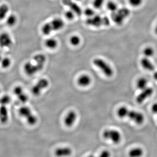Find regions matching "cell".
Here are the masks:
<instances>
[{
    "mask_svg": "<svg viewBox=\"0 0 157 157\" xmlns=\"http://www.w3.org/2000/svg\"><path fill=\"white\" fill-rule=\"evenodd\" d=\"M11 101V97L9 95H5L0 98V104L1 105L6 106L10 103Z\"/></svg>",
    "mask_w": 157,
    "mask_h": 157,
    "instance_id": "cell-28",
    "label": "cell"
},
{
    "mask_svg": "<svg viewBox=\"0 0 157 157\" xmlns=\"http://www.w3.org/2000/svg\"><path fill=\"white\" fill-rule=\"evenodd\" d=\"M49 81L45 78L40 79L38 83L32 87L31 91L35 96L39 95L41 91L48 86Z\"/></svg>",
    "mask_w": 157,
    "mask_h": 157,
    "instance_id": "cell-9",
    "label": "cell"
},
{
    "mask_svg": "<svg viewBox=\"0 0 157 157\" xmlns=\"http://www.w3.org/2000/svg\"><path fill=\"white\" fill-rule=\"evenodd\" d=\"M118 116L121 118L128 117L138 124H141L144 122V115L138 112L130 111L124 106L120 107L117 112Z\"/></svg>",
    "mask_w": 157,
    "mask_h": 157,
    "instance_id": "cell-2",
    "label": "cell"
},
{
    "mask_svg": "<svg viewBox=\"0 0 157 157\" xmlns=\"http://www.w3.org/2000/svg\"><path fill=\"white\" fill-rule=\"evenodd\" d=\"M155 32H156V34L157 35V24L156 26V28H155Z\"/></svg>",
    "mask_w": 157,
    "mask_h": 157,
    "instance_id": "cell-36",
    "label": "cell"
},
{
    "mask_svg": "<svg viewBox=\"0 0 157 157\" xmlns=\"http://www.w3.org/2000/svg\"><path fill=\"white\" fill-rule=\"evenodd\" d=\"M130 11L126 8L118 9L117 11L112 13L111 15L112 20L116 25L120 26L122 25L124 20L129 16Z\"/></svg>",
    "mask_w": 157,
    "mask_h": 157,
    "instance_id": "cell-4",
    "label": "cell"
},
{
    "mask_svg": "<svg viewBox=\"0 0 157 157\" xmlns=\"http://www.w3.org/2000/svg\"><path fill=\"white\" fill-rule=\"evenodd\" d=\"M86 24L88 26L95 27L101 26H108L110 24V20L108 17L95 15L89 18L86 20Z\"/></svg>",
    "mask_w": 157,
    "mask_h": 157,
    "instance_id": "cell-5",
    "label": "cell"
},
{
    "mask_svg": "<svg viewBox=\"0 0 157 157\" xmlns=\"http://www.w3.org/2000/svg\"><path fill=\"white\" fill-rule=\"evenodd\" d=\"M84 12V14H85V15L88 17V18H91V17H93L95 15V12L91 8H87V9H86Z\"/></svg>",
    "mask_w": 157,
    "mask_h": 157,
    "instance_id": "cell-32",
    "label": "cell"
},
{
    "mask_svg": "<svg viewBox=\"0 0 157 157\" xmlns=\"http://www.w3.org/2000/svg\"><path fill=\"white\" fill-rule=\"evenodd\" d=\"M9 11V8L7 4H3L0 5V21L6 19Z\"/></svg>",
    "mask_w": 157,
    "mask_h": 157,
    "instance_id": "cell-19",
    "label": "cell"
},
{
    "mask_svg": "<svg viewBox=\"0 0 157 157\" xmlns=\"http://www.w3.org/2000/svg\"><path fill=\"white\" fill-rule=\"evenodd\" d=\"M75 15H76V14L73 11L70 9L66 11L65 13V16L66 18L69 20L74 19Z\"/></svg>",
    "mask_w": 157,
    "mask_h": 157,
    "instance_id": "cell-30",
    "label": "cell"
},
{
    "mask_svg": "<svg viewBox=\"0 0 157 157\" xmlns=\"http://www.w3.org/2000/svg\"><path fill=\"white\" fill-rule=\"evenodd\" d=\"M72 152V150L69 148H59L55 151V155L59 157L66 156L71 155Z\"/></svg>",
    "mask_w": 157,
    "mask_h": 157,
    "instance_id": "cell-18",
    "label": "cell"
},
{
    "mask_svg": "<svg viewBox=\"0 0 157 157\" xmlns=\"http://www.w3.org/2000/svg\"><path fill=\"white\" fill-rule=\"evenodd\" d=\"M143 154V151L139 148H135L130 151L129 155L132 157H138L141 156Z\"/></svg>",
    "mask_w": 157,
    "mask_h": 157,
    "instance_id": "cell-22",
    "label": "cell"
},
{
    "mask_svg": "<svg viewBox=\"0 0 157 157\" xmlns=\"http://www.w3.org/2000/svg\"><path fill=\"white\" fill-rule=\"evenodd\" d=\"M2 58V57L1 56V55H0V62H1V60Z\"/></svg>",
    "mask_w": 157,
    "mask_h": 157,
    "instance_id": "cell-37",
    "label": "cell"
},
{
    "mask_svg": "<svg viewBox=\"0 0 157 157\" xmlns=\"http://www.w3.org/2000/svg\"><path fill=\"white\" fill-rule=\"evenodd\" d=\"M78 84L81 86H89L91 82V77L87 75H83L78 78Z\"/></svg>",
    "mask_w": 157,
    "mask_h": 157,
    "instance_id": "cell-17",
    "label": "cell"
},
{
    "mask_svg": "<svg viewBox=\"0 0 157 157\" xmlns=\"http://www.w3.org/2000/svg\"><path fill=\"white\" fill-rule=\"evenodd\" d=\"M34 64L28 62L24 66V70L28 76H32L41 71L44 67L46 62V57L43 54H39L33 58Z\"/></svg>",
    "mask_w": 157,
    "mask_h": 157,
    "instance_id": "cell-1",
    "label": "cell"
},
{
    "mask_svg": "<svg viewBox=\"0 0 157 157\" xmlns=\"http://www.w3.org/2000/svg\"><path fill=\"white\" fill-rule=\"evenodd\" d=\"M14 93L17 96L19 101L22 103H26L28 101V96L24 93L23 88L19 86H17L14 87L13 90Z\"/></svg>",
    "mask_w": 157,
    "mask_h": 157,
    "instance_id": "cell-12",
    "label": "cell"
},
{
    "mask_svg": "<svg viewBox=\"0 0 157 157\" xmlns=\"http://www.w3.org/2000/svg\"><path fill=\"white\" fill-rule=\"evenodd\" d=\"M148 81L146 78H139L137 82V86L139 89L143 90L147 87Z\"/></svg>",
    "mask_w": 157,
    "mask_h": 157,
    "instance_id": "cell-25",
    "label": "cell"
},
{
    "mask_svg": "<svg viewBox=\"0 0 157 157\" xmlns=\"http://www.w3.org/2000/svg\"><path fill=\"white\" fill-rule=\"evenodd\" d=\"M154 78H155V79L157 81V72H156V73H155V74H154Z\"/></svg>",
    "mask_w": 157,
    "mask_h": 157,
    "instance_id": "cell-35",
    "label": "cell"
},
{
    "mask_svg": "<svg viewBox=\"0 0 157 157\" xmlns=\"http://www.w3.org/2000/svg\"><path fill=\"white\" fill-rule=\"evenodd\" d=\"M69 42L73 46H78L81 42V39L76 35L72 36L69 39Z\"/></svg>",
    "mask_w": 157,
    "mask_h": 157,
    "instance_id": "cell-27",
    "label": "cell"
},
{
    "mask_svg": "<svg viewBox=\"0 0 157 157\" xmlns=\"http://www.w3.org/2000/svg\"><path fill=\"white\" fill-rule=\"evenodd\" d=\"M106 8L112 13L115 12L118 9V4L113 1H110L106 4Z\"/></svg>",
    "mask_w": 157,
    "mask_h": 157,
    "instance_id": "cell-24",
    "label": "cell"
},
{
    "mask_svg": "<svg viewBox=\"0 0 157 157\" xmlns=\"http://www.w3.org/2000/svg\"><path fill=\"white\" fill-rule=\"evenodd\" d=\"M18 19L15 14H11L6 18V24L10 27H13L17 23Z\"/></svg>",
    "mask_w": 157,
    "mask_h": 157,
    "instance_id": "cell-21",
    "label": "cell"
},
{
    "mask_svg": "<svg viewBox=\"0 0 157 157\" xmlns=\"http://www.w3.org/2000/svg\"><path fill=\"white\" fill-rule=\"evenodd\" d=\"M45 45L46 47L49 49H55L58 46V42L55 39L50 38L45 41Z\"/></svg>",
    "mask_w": 157,
    "mask_h": 157,
    "instance_id": "cell-20",
    "label": "cell"
},
{
    "mask_svg": "<svg viewBox=\"0 0 157 157\" xmlns=\"http://www.w3.org/2000/svg\"><path fill=\"white\" fill-rule=\"evenodd\" d=\"M13 43L12 38L9 33L3 32L0 34V47L3 48H9Z\"/></svg>",
    "mask_w": 157,
    "mask_h": 157,
    "instance_id": "cell-10",
    "label": "cell"
},
{
    "mask_svg": "<svg viewBox=\"0 0 157 157\" xmlns=\"http://www.w3.org/2000/svg\"><path fill=\"white\" fill-rule=\"evenodd\" d=\"M110 156V153H109V151H103L101 153L100 156L102 157H109Z\"/></svg>",
    "mask_w": 157,
    "mask_h": 157,
    "instance_id": "cell-33",
    "label": "cell"
},
{
    "mask_svg": "<svg viewBox=\"0 0 157 157\" xmlns=\"http://www.w3.org/2000/svg\"><path fill=\"white\" fill-rule=\"evenodd\" d=\"M64 20L59 18H56L51 21L45 23L41 27V32L44 35H49L52 32L62 29L64 27Z\"/></svg>",
    "mask_w": 157,
    "mask_h": 157,
    "instance_id": "cell-3",
    "label": "cell"
},
{
    "mask_svg": "<svg viewBox=\"0 0 157 157\" xmlns=\"http://www.w3.org/2000/svg\"><path fill=\"white\" fill-rule=\"evenodd\" d=\"M104 1L105 0H93V6L95 9H100L103 5Z\"/></svg>",
    "mask_w": 157,
    "mask_h": 157,
    "instance_id": "cell-29",
    "label": "cell"
},
{
    "mask_svg": "<svg viewBox=\"0 0 157 157\" xmlns=\"http://www.w3.org/2000/svg\"><path fill=\"white\" fill-rule=\"evenodd\" d=\"M153 89L151 87H147L137 96L136 101L138 103H141L147 98L151 96L153 94Z\"/></svg>",
    "mask_w": 157,
    "mask_h": 157,
    "instance_id": "cell-13",
    "label": "cell"
},
{
    "mask_svg": "<svg viewBox=\"0 0 157 157\" xmlns=\"http://www.w3.org/2000/svg\"><path fill=\"white\" fill-rule=\"evenodd\" d=\"M141 64L144 69L148 71H154L155 69V67L151 61L148 59V58L144 57L142 58L141 60Z\"/></svg>",
    "mask_w": 157,
    "mask_h": 157,
    "instance_id": "cell-16",
    "label": "cell"
},
{
    "mask_svg": "<svg viewBox=\"0 0 157 157\" xmlns=\"http://www.w3.org/2000/svg\"><path fill=\"white\" fill-rule=\"evenodd\" d=\"M93 64L99 68L106 76L111 77L113 75V71L111 66L106 61L100 58H96L93 60Z\"/></svg>",
    "mask_w": 157,
    "mask_h": 157,
    "instance_id": "cell-6",
    "label": "cell"
},
{
    "mask_svg": "<svg viewBox=\"0 0 157 157\" xmlns=\"http://www.w3.org/2000/svg\"><path fill=\"white\" fill-rule=\"evenodd\" d=\"M1 66L4 69L9 68L11 64V60L8 57L2 58L0 62Z\"/></svg>",
    "mask_w": 157,
    "mask_h": 157,
    "instance_id": "cell-23",
    "label": "cell"
},
{
    "mask_svg": "<svg viewBox=\"0 0 157 157\" xmlns=\"http://www.w3.org/2000/svg\"><path fill=\"white\" fill-rule=\"evenodd\" d=\"M19 113L20 115L25 118L27 123L29 125H34L37 122L36 117L32 113L29 107L23 106L19 109Z\"/></svg>",
    "mask_w": 157,
    "mask_h": 157,
    "instance_id": "cell-7",
    "label": "cell"
},
{
    "mask_svg": "<svg viewBox=\"0 0 157 157\" xmlns=\"http://www.w3.org/2000/svg\"><path fill=\"white\" fill-rule=\"evenodd\" d=\"M154 53H155L154 49L151 47H147L144 48L143 50V54L145 56V57L148 58L153 56Z\"/></svg>",
    "mask_w": 157,
    "mask_h": 157,
    "instance_id": "cell-26",
    "label": "cell"
},
{
    "mask_svg": "<svg viewBox=\"0 0 157 157\" xmlns=\"http://www.w3.org/2000/svg\"><path fill=\"white\" fill-rule=\"evenodd\" d=\"M1 88H0V93H1Z\"/></svg>",
    "mask_w": 157,
    "mask_h": 157,
    "instance_id": "cell-39",
    "label": "cell"
},
{
    "mask_svg": "<svg viewBox=\"0 0 157 157\" xmlns=\"http://www.w3.org/2000/svg\"><path fill=\"white\" fill-rule=\"evenodd\" d=\"M152 112L155 114H157V103H155L152 106L151 108Z\"/></svg>",
    "mask_w": 157,
    "mask_h": 157,
    "instance_id": "cell-34",
    "label": "cell"
},
{
    "mask_svg": "<svg viewBox=\"0 0 157 157\" xmlns=\"http://www.w3.org/2000/svg\"><path fill=\"white\" fill-rule=\"evenodd\" d=\"M62 2L64 5L68 6L70 10L73 11L76 15L80 16L82 14V9L74 1V0H62Z\"/></svg>",
    "mask_w": 157,
    "mask_h": 157,
    "instance_id": "cell-11",
    "label": "cell"
},
{
    "mask_svg": "<svg viewBox=\"0 0 157 157\" xmlns=\"http://www.w3.org/2000/svg\"><path fill=\"white\" fill-rule=\"evenodd\" d=\"M9 119V111L5 105L0 106V122L3 124L6 123Z\"/></svg>",
    "mask_w": 157,
    "mask_h": 157,
    "instance_id": "cell-15",
    "label": "cell"
},
{
    "mask_svg": "<svg viewBox=\"0 0 157 157\" xmlns=\"http://www.w3.org/2000/svg\"><path fill=\"white\" fill-rule=\"evenodd\" d=\"M76 115L75 112L71 111L67 114L64 120L65 124L67 127H70L74 124L76 120Z\"/></svg>",
    "mask_w": 157,
    "mask_h": 157,
    "instance_id": "cell-14",
    "label": "cell"
},
{
    "mask_svg": "<svg viewBox=\"0 0 157 157\" xmlns=\"http://www.w3.org/2000/svg\"><path fill=\"white\" fill-rule=\"evenodd\" d=\"M103 135L104 138L110 140L115 144L119 143L121 138L120 132L114 130H107L105 131Z\"/></svg>",
    "mask_w": 157,
    "mask_h": 157,
    "instance_id": "cell-8",
    "label": "cell"
},
{
    "mask_svg": "<svg viewBox=\"0 0 157 157\" xmlns=\"http://www.w3.org/2000/svg\"><path fill=\"white\" fill-rule=\"evenodd\" d=\"M130 5L133 7H138L140 6L143 2V0H128Z\"/></svg>",
    "mask_w": 157,
    "mask_h": 157,
    "instance_id": "cell-31",
    "label": "cell"
},
{
    "mask_svg": "<svg viewBox=\"0 0 157 157\" xmlns=\"http://www.w3.org/2000/svg\"><path fill=\"white\" fill-rule=\"evenodd\" d=\"M74 1H81V0H74Z\"/></svg>",
    "mask_w": 157,
    "mask_h": 157,
    "instance_id": "cell-38",
    "label": "cell"
}]
</instances>
